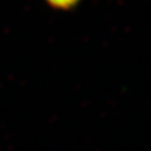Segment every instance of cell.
I'll list each match as a JSON object with an SVG mask.
<instances>
[{
    "label": "cell",
    "instance_id": "6da1fadb",
    "mask_svg": "<svg viewBox=\"0 0 151 151\" xmlns=\"http://www.w3.org/2000/svg\"><path fill=\"white\" fill-rule=\"evenodd\" d=\"M47 1L55 7H67L69 4H71L73 0H47Z\"/></svg>",
    "mask_w": 151,
    "mask_h": 151
}]
</instances>
